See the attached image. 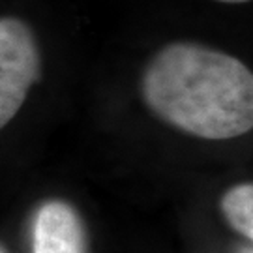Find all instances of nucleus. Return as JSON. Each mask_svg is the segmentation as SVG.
Returning a JSON list of instances; mask_svg holds the SVG:
<instances>
[{"label":"nucleus","mask_w":253,"mask_h":253,"mask_svg":"<svg viewBox=\"0 0 253 253\" xmlns=\"http://www.w3.org/2000/svg\"><path fill=\"white\" fill-rule=\"evenodd\" d=\"M32 253H88L83 219L70 203L53 199L38 208Z\"/></svg>","instance_id":"3"},{"label":"nucleus","mask_w":253,"mask_h":253,"mask_svg":"<svg viewBox=\"0 0 253 253\" xmlns=\"http://www.w3.org/2000/svg\"><path fill=\"white\" fill-rule=\"evenodd\" d=\"M221 212L229 225L248 240L253 238V186L238 184L221 197Z\"/></svg>","instance_id":"4"},{"label":"nucleus","mask_w":253,"mask_h":253,"mask_svg":"<svg viewBox=\"0 0 253 253\" xmlns=\"http://www.w3.org/2000/svg\"><path fill=\"white\" fill-rule=\"evenodd\" d=\"M40 75V49L32 28L0 17V129L19 113Z\"/></svg>","instance_id":"2"},{"label":"nucleus","mask_w":253,"mask_h":253,"mask_svg":"<svg viewBox=\"0 0 253 253\" xmlns=\"http://www.w3.org/2000/svg\"><path fill=\"white\" fill-rule=\"evenodd\" d=\"M143 100L158 118L190 135L225 141L253 127V75L236 56L172 42L146 64Z\"/></svg>","instance_id":"1"},{"label":"nucleus","mask_w":253,"mask_h":253,"mask_svg":"<svg viewBox=\"0 0 253 253\" xmlns=\"http://www.w3.org/2000/svg\"><path fill=\"white\" fill-rule=\"evenodd\" d=\"M217 2H225V4H244V2H250V0H217Z\"/></svg>","instance_id":"5"},{"label":"nucleus","mask_w":253,"mask_h":253,"mask_svg":"<svg viewBox=\"0 0 253 253\" xmlns=\"http://www.w3.org/2000/svg\"><path fill=\"white\" fill-rule=\"evenodd\" d=\"M0 253H4V252H2V248H0Z\"/></svg>","instance_id":"6"}]
</instances>
